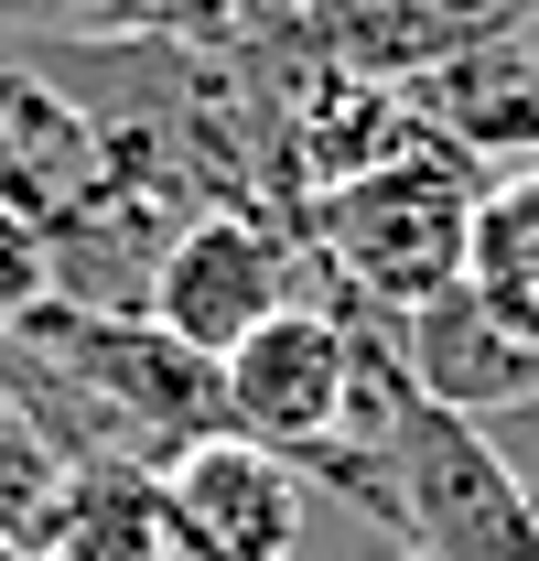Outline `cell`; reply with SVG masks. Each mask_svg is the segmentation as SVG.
Listing matches in <instances>:
<instances>
[{
  "mask_svg": "<svg viewBox=\"0 0 539 561\" xmlns=\"http://www.w3.org/2000/svg\"><path fill=\"white\" fill-rule=\"evenodd\" d=\"M345 454L367 465V518L410 561H539V507L518 486V465L496 454V432L465 411H432L389 346L367 367Z\"/></svg>",
  "mask_w": 539,
  "mask_h": 561,
  "instance_id": "1",
  "label": "cell"
},
{
  "mask_svg": "<svg viewBox=\"0 0 539 561\" xmlns=\"http://www.w3.org/2000/svg\"><path fill=\"white\" fill-rule=\"evenodd\" d=\"M474 195L485 162H465L443 130H410L378 173H345L324 195H302V249H313V302L345 291L356 313L400 324L432 291L465 280V238H474Z\"/></svg>",
  "mask_w": 539,
  "mask_h": 561,
  "instance_id": "2",
  "label": "cell"
},
{
  "mask_svg": "<svg viewBox=\"0 0 539 561\" xmlns=\"http://www.w3.org/2000/svg\"><path fill=\"white\" fill-rule=\"evenodd\" d=\"M389 346L378 313H356L345 291L324 302H280L270 324H249L238 346L216 356V389H227V432L280 454L291 476H313L324 454L356 443V400H367V367Z\"/></svg>",
  "mask_w": 539,
  "mask_h": 561,
  "instance_id": "3",
  "label": "cell"
},
{
  "mask_svg": "<svg viewBox=\"0 0 539 561\" xmlns=\"http://www.w3.org/2000/svg\"><path fill=\"white\" fill-rule=\"evenodd\" d=\"M280 302H313V249L291 206H195L140 280V313L195 356H227Z\"/></svg>",
  "mask_w": 539,
  "mask_h": 561,
  "instance_id": "4",
  "label": "cell"
},
{
  "mask_svg": "<svg viewBox=\"0 0 539 561\" xmlns=\"http://www.w3.org/2000/svg\"><path fill=\"white\" fill-rule=\"evenodd\" d=\"M162 518H173L184 561H291L313 507H302V476L280 454L205 432L184 454H162Z\"/></svg>",
  "mask_w": 539,
  "mask_h": 561,
  "instance_id": "5",
  "label": "cell"
},
{
  "mask_svg": "<svg viewBox=\"0 0 539 561\" xmlns=\"http://www.w3.org/2000/svg\"><path fill=\"white\" fill-rule=\"evenodd\" d=\"M389 356H400V378L432 411H465V421H507V411L539 400V346H518L465 280L432 291L421 313H400L389 324Z\"/></svg>",
  "mask_w": 539,
  "mask_h": 561,
  "instance_id": "6",
  "label": "cell"
},
{
  "mask_svg": "<svg viewBox=\"0 0 539 561\" xmlns=\"http://www.w3.org/2000/svg\"><path fill=\"white\" fill-rule=\"evenodd\" d=\"M518 22H539V0H313V33L335 44V66L378 76V87H410Z\"/></svg>",
  "mask_w": 539,
  "mask_h": 561,
  "instance_id": "7",
  "label": "cell"
},
{
  "mask_svg": "<svg viewBox=\"0 0 539 561\" xmlns=\"http://www.w3.org/2000/svg\"><path fill=\"white\" fill-rule=\"evenodd\" d=\"M33 561H184L173 551V518H162V465H140V454L66 465L55 529H44Z\"/></svg>",
  "mask_w": 539,
  "mask_h": 561,
  "instance_id": "8",
  "label": "cell"
},
{
  "mask_svg": "<svg viewBox=\"0 0 539 561\" xmlns=\"http://www.w3.org/2000/svg\"><path fill=\"white\" fill-rule=\"evenodd\" d=\"M465 291L518 346H539V162L529 173H485L474 238H465Z\"/></svg>",
  "mask_w": 539,
  "mask_h": 561,
  "instance_id": "9",
  "label": "cell"
},
{
  "mask_svg": "<svg viewBox=\"0 0 539 561\" xmlns=\"http://www.w3.org/2000/svg\"><path fill=\"white\" fill-rule=\"evenodd\" d=\"M55 496H66V443L22 411V400H0V551H22V561L44 551Z\"/></svg>",
  "mask_w": 539,
  "mask_h": 561,
  "instance_id": "10",
  "label": "cell"
},
{
  "mask_svg": "<svg viewBox=\"0 0 539 561\" xmlns=\"http://www.w3.org/2000/svg\"><path fill=\"white\" fill-rule=\"evenodd\" d=\"M249 0H98V33H151V44H227Z\"/></svg>",
  "mask_w": 539,
  "mask_h": 561,
  "instance_id": "11",
  "label": "cell"
}]
</instances>
